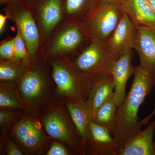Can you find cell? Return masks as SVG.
I'll list each match as a JSON object with an SVG mask.
<instances>
[{
	"label": "cell",
	"instance_id": "25",
	"mask_svg": "<svg viewBox=\"0 0 155 155\" xmlns=\"http://www.w3.org/2000/svg\"><path fill=\"white\" fill-rule=\"evenodd\" d=\"M69 153L67 151L62 144L57 142H54L48 150L47 155H67Z\"/></svg>",
	"mask_w": 155,
	"mask_h": 155
},
{
	"label": "cell",
	"instance_id": "24",
	"mask_svg": "<svg viewBox=\"0 0 155 155\" xmlns=\"http://www.w3.org/2000/svg\"><path fill=\"white\" fill-rule=\"evenodd\" d=\"M1 59L7 60L15 58V39H11L3 43L0 46Z\"/></svg>",
	"mask_w": 155,
	"mask_h": 155
},
{
	"label": "cell",
	"instance_id": "20",
	"mask_svg": "<svg viewBox=\"0 0 155 155\" xmlns=\"http://www.w3.org/2000/svg\"><path fill=\"white\" fill-rule=\"evenodd\" d=\"M96 0H65L63 8L70 18L71 22L81 23L84 19Z\"/></svg>",
	"mask_w": 155,
	"mask_h": 155
},
{
	"label": "cell",
	"instance_id": "18",
	"mask_svg": "<svg viewBox=\"0 0 155 155\" xmlns=\"http://www.w3.org/2000/svg\"><path fill=\"white\" fill-rule=\"evenodd\" d=\"M45 89L44 81L39 72L28 71L23 75L20 85L22 96L28 101L36 100L41 96Z\"/></svg>",
	"mask_w": 155,
	"mask_h": 155
},
{
	"label": "cell",
	"instance_id": "23",
	"mask_svg": "<svg viewBox=\"0 0 155 155\" xmlns=\"http://www.w3.org/2000/svg\"><path fill=\"white\" fill-rule=\"evenodd\" d=\"M15 39V59L25 60L28 58V51L24 39L19 28H17Z\"/></svg>",
	"mask_w": 155,
	"mask_h": 155
},
{
	"label": "cell",
	"instance_id": "6",
	"mask_svg": "<svg viewBox=\"0 0 155 155\" xmlns=\"http://www.w3.org/2000/svg\"><path fill=\"white\" fill-rule=\"evenodd\" d=\"M86 40H90L81 23L71 22L55 37L50 46V54L58 55L72 52Z\"/></svg>",
	"mask_w": 155,
	"mask_h": 155
},
{
	"label": "cell",
	"instance_id": "12",
	"mask_svg": "<svg viewBox=\"0 0 155 155\" xmlns=\"http://www.w3.org/2000/svg\"><path fill=\"white\" fill-rule=\"evenodd\" d=\"M7 11L12 14L8 10ZM12 14L13 20L22 34L28 53L35 54L39 46V35L31 13L27 9L21 7L16 9Z\"/></svg>",
	"mask_w": 155,
	"mask_h": 155
},
{
	"label": "cell",
	"instance_id": "27",
	"mask_svg": "<svg viewBox=\"0 0 155 155\" xmlns=\"http://www.w3.org/2000/svg\"><path fill=\"white\" fill-rule=\"evenodd\" d=\"M7 153L8 155H22L23 153L10 140L7 142Z\"/></svg>",
	"mask_w": 155,
	"mask_h": 155
},
{
	"label": "cell",
	"instance_id": "10",
	"mask_svg": "<svg viewBox=\"0 0 155 155\" xmlns=\"http://www.w3.org/2000/svg\"><path fill=\"white\" fill-rule=\"evenodd\" d=\"M106 127L91 121L86 145L90 147L91 153L99 155H117L119 146L116 140L111 136Z\"/></svg>",
	"mask_w": 155,
	"mask_h": 155
},
{
	"label": "cell",
	"instance_id": "31",
	"mask_svg": "<svg viewBox=\"0 0 155 155\" xmlns=\"http://www.w3.org/2000/svg\"><path fill=\"white\" fill-rule=\"evenodd\" d=\"M155 13V0H147Z\"/></svg>",
	"mask_w": 155,
	"mask_h": 155
},
{
	"label": "cell",
	"instance_id": "1",
	"mask_svg": "<svg viewBox=\"0 0 155 155\" xmlns=\"http://www.w3.org/2000/svg\"><path fill=\"white\" fill-rule=\"evenodd\" d=\"M134 75L130 91L116 112L114 137L120 148L141 131L142 125L139 120V109L155 86V76L147 72L140 65L135 67Z\"/></svg>",
	"mask_w": 155,
	"mask_h": 155
},
{
	"label": "cell",
	"instance_id": "29",
	"mask_svg": "<svg viewBox=\"0 0 155 155\" xmlns=\"http://www.w3.org/2000/svg\"><path fill=\"white\" fill-rule=\"evenodd\" d=\"M155 115V108L153 110L152 112L150 113V114H149L148 116H147L144 119H143L142 120L140 121L141 122V124L142 125H146L149 122L150 119H151L152 117H153L154 115Z\"/></svg>",
	"mask_w": 155,
	"mask_h": 155
},
{
	"label": "cell",
	"instance_id": "16",
	"mask_svg": "<svg viewBox=\"0 0 155 155\" xmlns=\"http://www.w3.org/2000/svg\"><path fill=\"white\" fill-rule=\"evenodd\" d=\"M38 11L42 29L46 34L50 33L62 19V0H42Z\"/></svg>",
	"mask_w": 155,
	"mask_h": 155
},
{
	"label": "cell",
	"instance_id": "7",
	"mask_svg": "<svg viewBox=\"0 0 155 155\" xmlns=\"http://www.w3.org/2000/svg\"><path fill=\"white\" fill-rule=\"evenodd\" d=\"M133 48L138 54L140 65L155 76V27L137 28Z\"/></svg>",
	"mask_w": 155,
	"mask_h": 155
},
{
	"label": "cell",
	"instance_id": "11",
	"mask_svg": "<svg viewBox=\"0 0 155 155\" xmlns=\"http://www.w3.org/2000/svg\"><path fill=\"white\" fill-rule=\"evenodd\" d=\"M155 130V120L122 145L117 155H155L153 141Z\"/></svg>",
	"mask_w": 155,
	"mask_h": 155
},
{
	"label": "cell",
	"instance_id": "32",
	"mask_svg": "<svg viewBox=\"0 0 155 155\" xmlns=\"http://www.w3.org/2000/svg\"><path fill=\"white\" fill-rule=\"evenodd\" d=\"M36 1V0H27V2L29 4H31V3H33V2H34L35 1Z\"/></svg>",
	"mask_w": 155,
	"mask_h": 155
},
{
	"label": "cell",
	"instance_id": "5",
	"mask_svg": "<svg viewBox=\"0 0 155 155\" xmlns=\"http://www.w3.org/2000/svg\"><path fill=\"white\" fill-rule=\"evenodd\" d=\"M136 28L123 12L115 30L105 44L106 49L117 61L127 50L133 49Z\"/></svg>",
	"mask_w": 155,
	"mask_h": 155
},
{
	"label": "cell",
	"instance_id": "14",
	"mask_svg": "<svg viewBox=\"0 0 155 155\" xmlns=\"http://www.w3.org/2000/svg\"><path fill=\"white\" fill-rule=\"evenodd\" d=\"M70 116L75 125L76 132L81 140L84 152L92 121L91 105L87 101L83 104L68 103L67 104Z\"/></svg>",
	"mask_w": 155,
	"mask_h": 155
},
{
	"label": "cell",
	"instance_id": "33",
	"mask_svg": "<svg viewBox=\"0 0 155 155\" xmlns=\"http://www.w3.org/2000/svg\"><path fill=\"white\" fill-rule=\"evenodd\" d=\"M154 149L155 151V141L154 142Z\"/></svg>",
	"mask_w": 155,
	"mask_h": 155
},
{
	"label": "cell",
	"instance_id": "19",
	"mask_svg": "<svg viewBox=\"0 0 155 155\" xmlns=\"http://www.w3.org/2000/svg\"><path fill=\"white\" fill-rule=\"evenodd\" d=\"M117 107L114 94L98 108L93 117L92 121L106 127L113 134L116 130V117Z\"/></svg>",
	"mask_w": 155,
	"mask_h": 155
},
{
	"label": "cell",
	"instance_id": "3",
	"mask_svg": "<svg viewBox=\"0 0 155 155\" xmlns=\"http://www.w3.org/2000/svg\"><path fill=\"white\" fill-rule=\"evenodd\" d=\"M52 76L61 94L74 103L83 104L87 101L94 77L80 72L74 65L67 67L58 61L53 63Z\"/></svg>",
	"mask_w": 155,
	"mask_h": 155
},
{
	"label": "cell",
	"instance_id": "4",
	"mask_svg": "<svg viewBox=\"0 0 155 155\" xmlns=\"http://www.w3.org/2000/svg\"><path fill=\"white\" fill-rule=\"evenodd\" d=\"M116 61L104 45L91 40L88 45L75 59L74 65L80 72L95 77L110 75Z\"/></svg>",
	"mask_w": 155,
	"mask_h": 155
},
{
	"label": "cell",
	"instance_id": "30",
	"mask_svg": "<svg viewBox=\"0 0 155 155\" xmlns=\"http://www.w3.org/2000/svg\"><path fill=\"white\" fill-rule=\"evenodd\" d=\"M22 0H0V3L1 5L3 4H7V3H13L19 2Z\"/></svg>",
	"mask_w": 155,
	"mask_h": 155
},
{
	"label": "cell",
	"instance_id": "21",
	"mask_svg": "<svg viewBox=\"0 0 155 155\" xmlns=\"http://www.w3.org/2000/svg\"><path fill=\"white\" fill-rule=\"evenodd\" d=\"M12 60H1L0 64V79L2 81L17 80L22 76L23 69L19 64Z\"/></svg>",
	"mask_w": 155,
	"mask_h": 155
},
{
	"label": "cell",
	"instance_id": "34",
	"mask_svg": "<svg viewBox=\"0 0 155 155\" xmlns=\"http://www.w3.org/2000/svg\"><path fill=\"white\" fill-rule=\"evenodd\" d=\"M118 1H119H119H120V0H118Z\"/></svg>",
	"mask_w": 155,
	"mask_h": 155
},
{
	"label": "cell",
	"instance_id": "15",
	"mask_svg": "<svg viewBox=\"0 0 155 155\" xmlns=\"http://www.w3.org/2000/svg\"><path fill=\"white\" fill-rule=\"evenodd\" d=\"M114 78L111 74L94 77L87 100L91 105L92 119L98 108L114 94Z\"/></svg>",
	"mask_w": 155,
	"mask_h": 155
},
{
	"label": "cell",
	"instance_id": "2",
	"mask_svg": "<svg viewBox=\"0 0 155 155\" xmlns=\"http://www.w3.org/2000/svg\"><path fill=\"white\" fill-rule=\"evenodd\" d=\"M123 13L118 0H96L81 24L90 40L105 45Z\"/></svg>",
	"mask_w": 155,
	"mask_h": 155
},
{
	"label": "cell",
	"instance_id": "26",
	"mask_svg": "<svg viewBox=\"0 0 155 155\" xmlns=\"http://www.w3.org/2000/svg\"><path fill=\"white\" fill-rule=\"evenodd\" d=\"M13 116V113L11 111L2 110L0 111V125L4 126L9 124Z\"/></svg>",
	"mask_w": 155,
	"mask_h": 155
},
{
	"label": "cell",
	"instance_id": "13",
	"mask_svg": "<svg viewBox=\"0 0 155 155\" xmlns=\"http://www.w3.org/2000/svg\"><path fill=\"white\" fill-rule=\"evenodd\" d=\"M122 11L136 29L155 27V13L147 0H120Z\"/></svg>",
	"mask_w": 155,
	"mask_h": 155
},
{
	"label": "cell",
	"instance_id": "28",
	"mask_svg": "<svg viewBox=\"0 0 155 155\" xmlns=\"http://www.w3.org/2000/svg\"><path fill=\"white\" fill-rule=\"evenodd\" d=\"M9 17H10V16L8 13H7L6 15L0 14V32H1V33L2 32L4 28H5V25L6 21Z\"/></svg>",
	"mask_w": 155,
	"mask_h": 155
},
{
	"label": "cell",
	"instance_id": "17",
	"mask_svg": "<svg viewBox=\"0 0 155 155\" xmlns=\"http://www.w3.org/2000/svg\"><path fill=\"white\" fill-rule=\"evenodd\" d=\"M14 133L18 140L28 148H36L42 142L41 131L31 120L25 119L17 123L14 127Z\"/></svg>",
	"mask_w": 155,
	"mask_h": 155
},
{
	"label": "cell",
	"instance_id": "22",
	"mask_svg": "<svg viewBox=\"0 0 155 155\" xmlns=\"http://www.w3.org/2000/svg\"><path fill=\"white\" fill-rule=\"evenodd\" d=\"M0 106L3 108H21L22 104L11 90L1 87Z\"/></svg>",
	"mask_w": 155,
	"mask_h": 155
},
{
	"label": "cell",
	"instance_id": "9",
	"mask_svg": "<svg viewBox=\"0 0 155 155\" xmlns=\"http://www.w3.org/2000/svg\"><path fill=\"white\" fill-rule=\"evenodd\" d=\"M131 49L126 51L116 61L111 73L114 78L115 101L118 108L125 101L127 81L135 71V67L131 64Z\"/></svg>",
	"mask_w": 155,
	"mask_h": 155
},
{
	"label": "cell",
	"instance_id": "8",
	"mask_svg": "<svg viewBox=\"0 0 155 155\" xmlns=\"http://www.w3.org/2000/svg\"><path fill=\"white\" fill-rule=\"evenodd\" d=\"M43 123L47 133L51 137L67 143L84 152L82 144L76 139L69 122L63 115L57 112L49 113L44 117Z\"/></svg>",
	"mask_w": 155,
	"mask_h": 155
}]
</instances>
